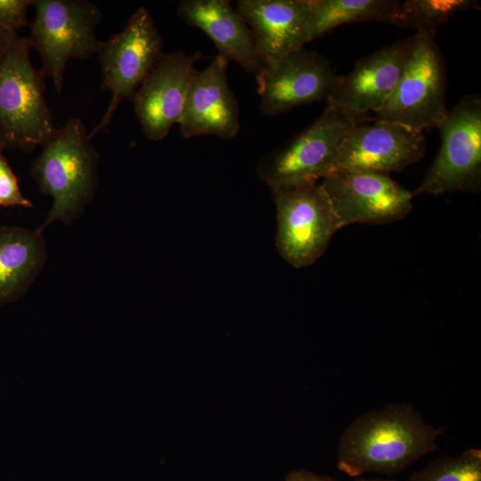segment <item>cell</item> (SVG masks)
Masks as SVG:
<instances>
[{
    "label": "cell",
    "instance_id": "cell-1",
    "mask_svg": "<svg viewBox=\"0 0 481 481\" xmlns=\"http://www.w3.org/2000/svg\"><path fill=\"white\" fill-rule=\"evenodd\" d=\"M443 434L406 403L390 404L355 419L342 433L338 469L352 477L366 473L394 475L436 451Z\"/></svg>",
    "mask_w": 481,
    "mask_h": 481
},
{
    "label": "cell",
    "instance_id": "cell-2",
    "mask_svg": "<svg viewBox=\"0 0 481 481\" xmlns=\"http://www.w3.org/2000/svg\"><path fill=\"white\" fill-rule=\"evenodd\" d=\"M41 154L31 166V175L39 190L53 199L44 223L70 224L92 200L97 186L99 156L85 123L69 118L42 144Z\"/></svg>",
    "mask_w": 481,
    "mask_h": 481
},
{
    "label": "cell",
    "instance_id": "cell-3",
    "mask_svg": "<svg viewBox=\"0 0 481 481\" xmlns=\"http://www.w3.org/2000/svg\"><path fill=\"white\" fill-rule=\"evenodd\" d=\"M27 38L0 58V148L34 151L56 127L45 99V76L34 68Z\"/></svg>",
    "mask_w": 481,
    "mask_h": 481
},
{
    "label": "cell",
    "instance_id": "cell-4",
    "mask_svg": "<svg viewBox=\"0 0 481 481\" xmlns=\"http://www.w3.org/2000/svg\"><path fill=\"white\" fill-rule=\"evenodd\" d=\"M36 15L27 38L42 60L41 71L61 94L64 70L73 58L86 60L96 53L100 41L96 27L102 12L86 0H33Z\"/></svg>",
    "mask_w": 481,
    "mask_h": 481
},
{
    "label": "cell",
    "instance_id": "cell-5",
    "mask_svg": "<svg viewBox=\"0 0 481 481\" xmlns=\"http://www.w3.org/2000/svg\"><path fill=\"white\" fill-rule=\"evenodd\" d=\"M355 124L326 102L311 126L259 159L258 178L270 189L320 183L331 173L338 150Z\"/></svg>",
    "mask_w": 481,
    "mask_h": 481
},
{
    "label": "cell",
    "instance_id": "cell-6",
    "mask_svg": "<svg viewBox=\"0 0 481 481\" xmlns=\"http://www.w3.org/2000/svg\"><path fill=\"white\" fill-rule=\"evenodd\" d=\"M441 144L412 196L481 189V96H463L438 126Z\"/></svg>",
    "mask_w": 481,
    "mask_h": 481
},
{
    "label": "cell",
    "instance_id": "cell-7",
    "mask_svg": "<svg viewBox=\"0 0 481 481\" xmlns=\"http://www.w3.org/2000/svg\"><path fill=\"white\" fill-rule=\"evenodd\" d=\"M162 37L144 7L138 8L126 27L106 41L96 53L102 70L101 88L111 99L100 122L89 132L92 139L110 124L125 100L132 101L137 89L162 55Z\"/></svg>",
    "mask_w": 481,
    "mask_h": 481
},
{
    "label": "cell",
    "instance_id": "cell-8",
    "mask_svg": "<svg viewBox=\"0 0 481 481\" xmlns=\"http://www.w3.org/2000/svg\"><path fill=\"white\" fill-rule=\"evenodd\" d=\"M276 208L275 245L295 268L313 265L343 228L320 183L271 189Z\"/></svg>",
    "mask_w": 481,
    "mask_h": 481
},
{
    "label": "cell",
    "instance_id": "cell-9",
    "mask_svg": "<svg viewBox=\"0 0 481 481\" xmlns=\"http://www.w3.org/2000/svg\"><path fill=\"white\" fill-rule=\"evenodd\" d=\"M446 70L436 39L417 34V40L394 92L372 120L400 124L412 130L440 126L448 109Z\"/></svg>",
    "mask_w": 481,
    "mask_h": 481
},
{
    "label": "cell",
    "instance_id": "cell-10",
    "mask_svg": "<svg viewBox=\"0 0 481 481\" xmlns=\"http://www.w3.org/2000/svg\"><path fill=\"white\" fill-rule=\"evenodd\" d=\"M343 227L354 224H386L404 218L412 194L389 175L338 171L321 182Z\"/></svg>",
    "mask_w": 481,
    "mask_h": 481
},
{
    "label": "cell",
    "instance_id": "cell-11",
    "mask_svg": "<svg viewBox=\"0 0 481 481\" xmlns=\"http://www.w3.org/2000/svg\"><path fill=\"white\" fill-rule=\"evenodd\" d=\"M416 40L414 34L359 59L349 73L338 75L326 102L356 123L365 121L394 92Z\"/></svg>",
    "mask_w": 481,
    "mask_h": 481
},
{
    "label": "cell",
    "instance_id": "cell-12",
    "mask_svg": "<svg viewBox=\"0 0 481 481\" xmlns=\"http://www.w3.org/2000/svg\"><path fill=\"white\" fill-rule=\"evenodd\" d=\"M425 151L423 132L389 121H363L345 137L331 173L361 171L389 175L420 160Z\"/></svg>",
    "mask_w": 481,
    "mask_h": 481
},
{
    "label": "cell",
    "instance_id": "cell-13",
    "mask_svg": "<svg viewBox=\"0 0 481 481\" xmlns=\"http://www.w3.org/2000/svg\"><path fill=\"white\" fill-rule=\"evenodd\" d=\"M200 52L163 53L132 102L145 137L160 141L179 124Z\"/></svg>",
    "mask_w": 481,
    "mask_h": 481
},
{
    "label": "cell",
    "instance_id": "cell-14",
    "mask_svg": "<svg viewBox=\"0 0 481 481\" xmlns=\"http://www.w3.org/2000/svg\"><path fill=\"white\" fill-rule=\"evenodd\" d=\"M337 77L328 59L317 52L302 48L265 67L256 77L259 109L266 116H275L326 101Z\"/></svg>",
    "mask_w": 481,
    "mask_h": 481
},
{
    "label": "cell",
    "instance_id": "cell-15",
    "mask_svg": "<svg viewBox=\"0 0 481 481\" xmlns=\"http://www.w3.org/2000/svg\"><path fill=\"white\" fill-rule=\"evenodd\" d=\"M228 65L216 54L192 80L183 112L179 122L183 137L209 135L230 140L240 130V111L228 82Z\"/></svg>",
    "mask_w": 481,
    "mask_h": 481
},
{
    "label": "cell",
    "instance_id": "cell-16",
    "mask_svg": "<svg viewBox=\"0 0 481 481\" xmlns=\"http://www.w3.org/2000/svg\"><path fill=\"white\" fill-rule=\"evenodd\" d=\"M235 9L249 28L265 68L310 42V0H239Z\"/></svg>",
    "mask_w": 481,
    "mask_h": 481
},
{
    "label": "cell",
    "instance_id": "cell-17",
    "mask_svg": "<svg viewBox=\"0 0 481 481\" xmlns=\"http://www.w3.org/2000/svg\"><path fill=\"white\" fill-rule=\"evenodd\" d=\"M178 16L200 29L215 45L217 54L240 65L255 77L264 69L249 28L228 0H182Z\"/></svg>",
    "mask_w": 481,
    "mask_h": 481
},
{
    "label": "cell",
    "instance_id": "cell-18",
    "mask_svg": "<svg viewBox=\"0 0 481 481\" xmlns=\"http://www.w3.org/2000/svg\"><path fill=\"white\" fill-rule=\"evenodd\" d=\"M42 232L0 226V306L19 299L43 270L47 254Z\"/></svg>",
    "mask_w": 481,
    "mask_h": 481
},
{
    "label": "cell",
    "instance_id": "cell-19",
    "mask_svg": "<svg viewBox=\"0 0 481 481\" xmlns=\"http://www.w3.org/2000/svg\"><path fill=\"white\" fill-rule=\"evenodd\" d=\"M400 3L398 0H310V41L347 23L388 22Z\"/></svg>",
    "mask_w": 481,
    "mask_h": 481
},
{
    "label": "cell",
    "instance_id": "cell-20",
    "mask_svg": "<svg viewBox=\"0 0 481 481\" xmlns=\"http://www.w3.org/2000/svg\"><path fill=\"white\" fill-rule=\"evenodd\" d=\"M479 9L477 0H405L401 1L388 22L436 39L437 29L455 13Z\"/></svg>",
    "mask_w": 481,
    "mask_h": 481
},
{
    "label": "cell",
    "instance_id": "cell-21",
    "mask_svg": "<svg viewBox=\"0 0 481 481\" xmlns=\"http://www.w3.org/2000/svg\"><path fill=\"white\" fill-rule=\"evenodd\" d=\"M408 481H481V450L469 448L457 456L438 457Z\"/></svg>",
    "mask_w": 481,
    "mask_h": 481
},
{
    "label": "cell",
    "instance_id": "cell-22",
    "mask_svg": "<svg viewBox=\"0 0 481 481\" xmlns=\"http://www.w3.org/2000/svg\"><path fill=\"white\" fill-rule=\"evenodd\" d=\"M0 206L31 208L20 189L18 179L0 148Z\"/></svg>",
    "mask_w": 481,
    "mask_h": 481
},
{
    "label": "cell",
    "instance_id": "cell-23",
    "mask_svg": "<svg viewBox=\"0 0 481 481\" xmlns=\"http://www.w3.org/2000/svg\"><path fill=\"white\" fill-rule=\"evenodd\" d=\"M33 0H0V26L17 33L28 24L27 12Z\"/></svg>",
    "mask_w": 481,
    "mask_h": 481
},
{
    "label": "cell",
    "instance_id": "cell-24",
    "mask_svg": "<svg viewBox=\"0 0 481 481\" xmlns=\"http://www.w3.org/2000/svg\"><path fill=\"white\" fill-rule=\"evenodd\" d=\"M285 481H337L330 476L316 475L306 470H292Z\"/></svg>",
    "mask_w": 481,
    "mask_h": 481
},
{
    "label": "cell",
    "instance_id": "cell-25",
    "mask_svg": "<svg viewBox=\"0 0 481 481\" xmlns=\"http://www.w3.org/2000/svg\"><path fill=\"white\" fill-rule=\"evenodd\" d=\"M18 37L17 33L0 26V58Z\"/></svg>",
    "mask_w": 481,
    "mask_h": 481
},
{
    "label": "cell",
    "instance_id": "cell-26",
    "mask_svg": "<svg viewBox=\"0 0 481 481\" xmlns=\"http://www.w3.org/2000/svg\"><path fill=\"white\" fill-rule=\"evenodd\" d=\"M354 481H396L391 478H365V477H356Z\"/></svg>",
    "mask_w": 481,
    "mask_h": 481
}]
</instances>
